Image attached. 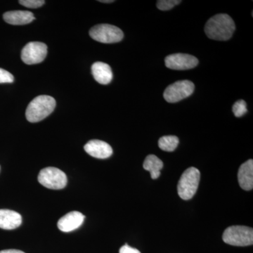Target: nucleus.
<instances>
[{"label": "nucleus", "instance_id": "obj_1", "mask_svg": "<svg viewBox=\"0 0 253 253\" xmlns=\"http://www.w3.org/2000/svg\"><path fill=\"white\" fill-rule=\"evenodd\" d=\"M235 31V23L231 16L219 14L208 20L205 26V33L211 40L226 41L230 39Z\"/></svg>", "mask_w": 253, "mask_h": 253}, {"label": "nucleus", "instance_id": "obj_2", "mask_svg": "<svg viewBox=\"0 0 253 253\" xmlns=\"http://www.w3.org/2000/svg\"><path fill=\"white\" fill-rule=\"evenodd\" d=\"M56 107L54 98L41 95L32 100L26 111V118L30 123H38L49 116Z\"/></svg>", "mask_w": 253, "mask_h": 253}, {"label": "nucleus", "instance_id": "obj_3", "mask_svg": "<svg viewBox=\"0 0 253 253\" xmlns=\"http://www.w3.org/2000/svg\"><path fill=\"white\" fill-rule=\"evenodd\" d=\"M201 172L197 168L191 167L181 174L178 182L177 191L181 199L190 200L194 197L199 188Z\"/></svg>", "mask_w": 253, "mask_h": 253}, {"label": "nucleus", "instance_id": "obj_4", "mask_svg": "<svg viewBox=\"0 0 253 253\" xmlns=\"http://www.w3.org/2000/svg\"><path fill=\"white\" fill-rule=\"evenodd\" d=\"M222 239L224 243L231 246H251L253 244V229L245 226H229L224 231Z\"/></svg>", "mask_w": 253, "mask_h": 253}, {"label": "nucleus", "instance_id": "obj_5", "mask_svg": "<svg viewBox=\"0 0 253 253\" xmlns=\"http://www.w3.org/2000/svg\"><path fill=\"white\" fill-rule=\"evenodd\" d=\"M89 36L94 41L105 44H112L123 39V32L116 26L110 24H99L89 31Z\"/></svg>", "mask_w": 253, "mask_h": 253}, {"label": "nucleus", "instance_id": "obj_6", "mask_svg": "<svg viewBox=\"0 0 253 253\" xmlns=\"http://www.w3.org/2000/svg\"><path fill=\"white\" fill-rule=\"evenodd\" d=\"M38 181L47 189H62L68 182L67 176L58 168L48 167L42 169L38 175Z\"/></svg>", "mask_w": 253, "mask_h": 253}, {"label": "nucleus", "instance_id": "obj_7", "mask_svg": "<svg viewBox=\"0 0 253 253\" xmlns=\"http://www.w3.org/2000/svg\"><path fill=\"white\" fill-rule=\"evenodd\" d=\"M194 84L190 81L175 82L166 88L163 96L169 103H176L189 97L194 91Z\"/></svg>", "mask_w": 253, "mask_h": 253}, {"label": "nucleus", "instance_id": "obj_8", "mask_svg": "<svg viewBox=\"0 0 253 253\" xmlns=\"http://www.w3.org/2000/svg\"><path fill=\"white\" fill-rule=\"evenodd\" d=\"M47 55V46L41 42H28L21 51V59L27 65L42 62Z\"/></svg>", "mask_w": 253, "mask_h": 253}, {"label": "nucleus", "instance_id": "obj_9", "mask_svg": "<svg viewBox=\"0 0 253 253\" xmlns=\"http://www.w3.org/2000/svg\"><path fill=\"white\" fill-rule=\"evenodd\" d=\"M166 67L176 71L192 69L199 64V60L192 55L187 54H173L165 59Z\"/></svg>", "mask_w": 253, "mask_h": 253}, {"label": "nucleus", "instance_id": "obj_10", "mask_svg": "<svg viewBox=\"0 0 253 253\" xmlns=\"http://www.w3.org/2000/svg\"><path fill=\"white\" fill-rule=\"evenodd\" d=\"M84 149L89 156L99 159H106L113 154L112 147L108 143L97 139L86 143Z\"/></svg>", "mask_w": 253, "mask_h": 253}, {"label": "nucleus", "instance_id": "obj_11", "mask_svg": "<svg viewBox=\"0 0 253 253\" xmlns=\"http://www.w3.org/2000/svg\"><path fill=\"white\" fill-rule=\"evenodd\" d=\"M84 214L78 211H72L63 216L57 223L58 228L63 232H71L77 229L84 220Z\"/></svg>", "mask_w": 253, "mask_h": 253}, {"label": "nucleus", "instance_id": "obj_12", "mask_svg": "<svg viewBox=\"0 0 253 253\" xmlns=\"http://www.w3.org/2000/svg\"><path fill=\"white\" fill-rule=\"evenodd\" d=\"M239 185L245 191H251L253 188V161L249 160L241 165L238 172Z\"/></svg>", "mask_w": 253, "mask_h": 253}, {"label": "nucleus", "instance_id": "obj_13", "mask_svg": "<svg viewBox=\"0 0 253 253\" xmlns=\"http://www.w3.org/2000/svg\"><path fill=\"white\" fill-rule=\"evenodd\" d=\"M22 223L21 214L10 210H0V228L6 230L16 229Z\"/></svg>", "mask_w": 253, "mask_h": 253}, {"label": "nucleus", "instance_id": "obj_14", "mask_svg": "<svg viewBox=\"0 0 253 253\" xmlns=\"http://www.w3.org/2000/svg\"><path fill=\"white\" fill-rule=\"evenodd\" d=\"M3 18L9 24L21 26L31 23L36 18L29 11H11L4 13Z\"/></svg>", "mask_w": 253, "mask_h": 253}, {"label": "nucleus", "instance_id": "obj_15", "mask_svg": "<svg viewBox=\"0 0 253 253\" xmlns=\"http://www.w3.org/2000/svg\"><path fill=\"white\" fill-rule=\"evenodd\" d=\"M91 73L95 81L100 84H108L112 81V70L107 63H94L91 66Z\"/></svg>", "mask_w": 253, "mask_h": 253}, {"label": "nucleus", "instance_id": "obj_16", "mask_svg": "<svg viewBox=\"0 0 253 253\" xmlns=\"http://www.w3.org/2000/svg\"><path fill=\"white\" fill-rule=\"evenodd\" d=\"M144 169L151 173V178L156 179L161 175V170L163 167V163L155 155H149L145 159L143 164Z\"/></svg>", "mask_w": 253, "mask_h": 253}, {"label": "nucleus", "instance_id": "obj_17", "mask_svg": "<svg viewBox=\"0 0 253 253\" xmlns=\"http://www.w3.org/2000/svg\"><path fill=\"white\" fill-rule=\"evenodd\" d=\"M179 139L176 136H164L160 138L158 146L160 149L168 152H172L177 147Z\"/></svg>", "mask_w": 253, "mask_h": 253}, {"label": "nucleus", "instance_id": "obj_18", "mask_svg": "<svg viewBox=\"0 0 253 253\" xmlns=\"http://www.w3.org/2000/svg\"><path fill=\"white\" fill-rule=\"evenodd\" d=\"M246 101L244 100H239L236 101L232 107L233 113L235 115L236 117L240 118L244 116L247 113V107H246Z\"/></svg>", "mask_w": 253, "mask_h": 253}, {"label": "nucleus", "instance_id": "obj_19", "mask_svg": "<svg viewBox=\"0 0 253 253\" xmlns=\"http://www.w3.org/2000/svg\"><path fill=\"white\" fill-rule=\"evenodd\" d=\"M180 0H159L157 1V7L161 11H168L172 9L174 6L180 4Z\"/></svg>", "mask_w": 253, "mask_h": 253}, {"label": "nucleus", "instance_id": "obj_20", "mask_svg": "<svg viewBox=\"0 0 253 253\" xmlns=\"http://www.w3.org/2000/svg\"><path fill=\"white\" fill-rule=\"evenodd\" d=\"M18 2L23 6L32 9L41 7L45 3L44 0H20Z\"/></svg>", "mask_w": 253, "mask_h": 253}, {"label": "nucleus", "instance_id": "obj_21", "mask_svg": "<svg viewBox=\"0 0 253 253\" xmlns=\"http://www.w3.org/2000/svg\"><path fill=\"white\" fill-rule=\"evenodd\" d=\"M14 81V76L7 71L0 68V84L1 83H12Z\"/></svg>", "mask_w": 253, "mask_h": 253}, {"label": "nucleus", "instance_id": "obj_22", "mask_svg": "<svg viewBox=\"0 0 253 253\" xmlns=\"http://www.w3.org/2000/svg\"><path fill=\"white\" fill-rule=\"evenodd\" d=\"M120 253H141L140 251H138L137 249L131 248L130 246H128L127 244L125 245L121 249H120Z\"/></svg>", "mask_w": 253, "mask_h": 253}, {"label": "nucleus", "instance_id": "obj_23", "mask_svg": "<svg viewBox=\"0 0 253 253\" xmlns=\"http://www.w3.org/2000/svg\"><path fill=\"white\" fill-rule=\"evenodd\" d=\"M0 253H25L21 251H18V250H4V251H0Z\"/></svg>", "mask_w": 253, "mask_h": 253}, {"label": "nucleus", "instance_id": "obj_24", "mask_svg": "<svg viewBox=\"0 0 253 253\" xmlns=\"http://www.w3.org/2000/svg\"><path fill=\"white\" fill-rule=\"evenodd\" d=\"M99 2L102 3H113L114 2L113 0H100Z\"/></svg>", "mask_w": 253, "mask_h": 253}]
</instances>
